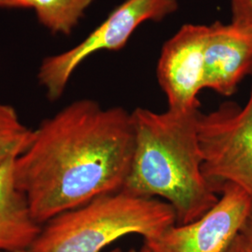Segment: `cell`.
I'll use <instances>...</instances> for the list:
<instances>
[{"label": "cell", "instance_id": "1", "mask_svg": "<svg viewBox=\"0 0 252 252\" xmlns=\"http://www.w3.org/2000/svg\"><path fill=\"white\" fill-rule=\"evenodd\" d=\"M135 149L132 112L80 99L42 121L14 162L19 189L38 224L122 190Z\"/></svg>", "mask_w": 252, "mask_h": 252}, {"label": "cell", "instance_id": "2", "mask_svg": "<svg viewBox=\"0 0 252 252\" xmlns=\"http://www.w3.org/2000/svg\"><path fill=\"white\" fill-rule=\"evenodd\" d=\"M200 111L132 112L135 149L123 191L136 197L163 199L185 224L207 213L220 193L203 173L197 122Z\"/></svg>", "mask_w": 252, "mask_h": 252}, {"label": "cell", "instance_id": "3", "mask_svg": "<svg viewBox=\"0 0 252 252\" xmlns=\"http://www.w3.org/2000/svg\"><path fill=\"white\" fill-rule=\"evenodd\" d=\"M32 252H103L129 234L148 240L177 223L173 207L162 200L123 190L93 199L46 222ZM120 249L108 252H119Z\"/></svg>", "mask_w": 252, "mask_h": 252}, {"label": "cell", "instance_id": "4", "mask_svg": "<svg viewBox=\"0 0 252 252\" xmlns=\"http://www.w3.org/2000/svg\"><path fill=\"white\" fill-rule=\"evenodd\" d=\"M199 144L203 173L220 193L227 183L252 198V86L244 107L225 102L216 110L199 113Z\"/></svg>", "mask_w": 252, "mask_h": 252}, {"label": "cell", "instance_id": "5", "mask_svg": "<svg viewBox=\"0 0 252 252\" xmlns=\"http://www.w3.org/2000/svg\"><path fill=\"white\" fill-rule=\"evenodd\" d=\"M179 8L177 0H126L78 45L45 58L37 80L48 98L59 99L74 71L91 55L101 51H119L135 29L145 22H161Z\"/></svg>", "mask_w": 252, "mask_h": 252}, {"label": "cell", "instance_id": "6", "mask_svg": "<svg viewBox=\"0 0 252 252\" xmlns=\"http://www.w3.org/2000/svg\"><path fill=\"white\" fill-rule=\"evenodd\" d=\"M216 205L197 220L175 223L162 233L144 240L150 252H225L241 233L252 207L244 189L227 183Z\"/></svg>", "mask_w": 252, "mask_h": 252}, {"label": "cell", "instance_id": "7", "mask_svg": "<svg viewBox=\"0 0 252 252\" xmlns=\"http://www.w3.org/2000/svg\"><path fill=\"white\" fill-rule=\"evenodd\" d=\"M207 33V26L184 25L162 47L157 79L166 95L169 109H199V93L205 89Z\"/></svg>", "mask_w": 252, "mask_h": 252}, {"label": "cell", "instance_id": "8", "mask_svg": "<svg viewBox=\"0 0 252 252\" xmlns=\"http://www.w3.org/2000/svg\"><path fill=\"white\" fill-rule=\"evenodd\" d=\"M248 75H252V32L232 23L209 26L204 88L231 96Z\"/></svg>", "mask_w": 252, "mask_h": 252}, {"label": "cell", "instance_id": "9", "mask_svg": "<svg viewBox=\"0 0 252 252\" xmlns=\"http://www.w3.org/2000/svg\"><path fill=\"white\" fill-rule=\"evenodd\" d=\"M15 159L0 164V250H30L41 231L14 176Z\"/></svg>", "mask_w": 252, "mask_h": 252}, {"label": "cell", "instance_id": "10", "mask_svg": "<svg viewBox=\"0 0 252 252\" xmlns=\"http://www.w3.org/2000/svg\"><path fill=\"white\" fill-rule=\"evenodd\" d=\"M95 0H35L33 9L43 27L54 34L69 35Z\"/></svg>", "mask_w": 252, "mask_h": 252}, {"label": "cell", "instance_id": "11", "mask_svg": "<svg viewBox=\"0 0 252 252\" xmlns=\"http://www.w3.org/2000/svg\"><path fill=\"white\" fill-rule=\"evenodd\" d=\"M34 130L24 125L15 108L0 101V164L27 151Z\"/></svg>", "mask_w": 252, "mask_h": 252}, {"label": "cell", "instance_id": "12", "mask_svg": "<svg viewBox=\"0 0 252 252\" xmlns=\"http://www.w3.org/2000/svg\"><path fill=\"white\" fill-rule=\"evenodd\" d=\"M232 24L252 32V0H230Z\"/></svg>", "mask_w": 252, "mask_h": 252}, {"label": "cell", "instance_id": "13", "mask_svg": "<svg viewBox=\"0 0 252 252\" xmlns=\"http://www.w3.org/2000/svg\"><path fill=\"white\" fill-rule=\"evenodd\" d=\"M225 252H252V243L240 233L234 238Z\"/></svg>", "mask_w": 252, "mask_h": 252}, {"label": "cell", "instance_id": "14", "mask_svg": "<svg viewBox=\"0 0 252 252\" xmlns=\"http://www.w3.org/2000/svg\"><path fill=\"white\" fill-rule=\"evenodd\" d=\"M35 0H0V9H33Z\"/></svg>", "mask_w": 252, "mask_h": 252}, {"label": "cell", "instance_id": "15", "mask_svg": "<svg viewBox=\"0 0 252 252\" xmlns=\"http://www.w3.org/2000/svg\"><path fill=\"white\" fill-rule=\"evenodd\" d=\"M241 234L252 243V207L250 210V213L246 219V221L244 223L242 230H241Z\"/></svg>", "mask_w": 252, "mask_h": 252}, {"label": "cell", "instance_id": "16", "mask_svg": "<svg viewBox=\"0 0 252 252\" xmlns=\"http://www.w3.org/2000/svg\"><path fill=\"white\" fill-rule=\"evenodd\" d=\"M0 252H32L30 250H25V251H16V252H10V251H3L0 250Z\"/></svg>", "mask_w": 252, "mask_h": 252}, {"label": "cell", "instance_id": "17", "mask_svg": "<svg viewBox=\"0 0 252 252\" xmlns=\"http://www.w3.org/2000/svg\"><path fill=\"white\" fill-rule=\"evenodd\" d=\"M139 252H149V250H148V249H147V247H146V246H145V245H143V247H142V248H141V250H140V251H139Z\"/></svg>", "mask_w": 252, "mask_h": 252}, {"label": "cell", "instance_id": "18", "mask_svg": "<svg viewBox=\"0 0 252 252\" xmlns=\"http://www.w3.org/2000/svg\"><path fill=\"white\" fill-rule=\"evenodd\" d=\"M119 252H136L135 250H134V249H131V250H129V251H127V252H123L122 250H120L119 251Z\"/></svg>", "mask_w": 252, "mask_h": 252}]
</instances>
